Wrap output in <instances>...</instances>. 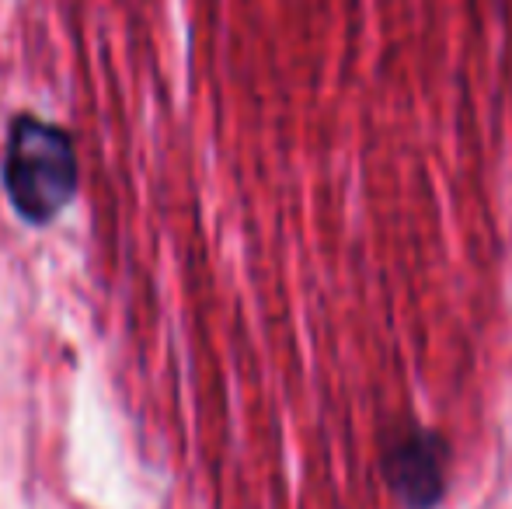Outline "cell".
I'll use <instances>...</instances> for the list:
<instances>
[{
	"instance_id": "1",
	"label": "cell",
	"mask_w": 512,
	"mask_h": 509,
	"mask_svg": "<svg viewBox=\"0 0 512 509\" xmlns=\"http://www.w3.org/2000/svg\"><path fill=\"white\" fill-rule=\"evenodd\" d=\"M77 178V150L67 129L39 116L14 119L0 157V185L25 224H53L74 203Z\"/></svg>"
}]
</instances>
